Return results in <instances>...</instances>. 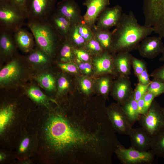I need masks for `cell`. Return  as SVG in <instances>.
Returning <instances> with one entry per match:
<instances>
[{
    "instance_id": "cell-1",
    "label": "cell",
    "mask_w": 164,
    "mask_h": 164,
    "mask_svg": "<svg viewBox=\"0 0 164 164\" xmlns=\"http://www.w3.org/2000/svg\"><path fill=\"white\" fill-rule=\"evenodd\" d=\"M115 27L112 32L113 54L137 49L141 41L154 32L152 27L138 24L132 11L128 14L123 13Z\"/></svg>"
},
{
    "instance_id": "cell-2",
    "label": "cell",
    "mask_w": 164,
    "mask_h": 164,
    "mask_svg": "<svg viewBox=\"0 0 164 164\" xmlns=\"http://www.w3.org/2000/svg\"><path fill=\"white\" fill-rule=\"evenodd\" d=\"M26 25L33 34L38 47L49 56H52L57 44L64 39L49 19L40 21H28Z\"/></svg>"
},
{
    "instance_id": "cell-3",
    "label": "cell",
    "mask_w": 164,
    "mask_h": 164,
    "mask_svg": "<svg viewBox=\"0 0 164 164\" xmlns=\"http://www.w3.org/2000/svg\"><path fill=\"white\" fill-rule=\"evenodd\" d=\"M25 10L10 0H0V30L12 34L24 25Z\"/></svg>"
},
{
    "instance_id": "cell-4",
    "label": "cell",
    "mask_w": 164,
    "mask_h": 164,
    "mask_svg": "<svg viewBox=\"0 0 164 164\" xmlns=\"http://www.w3.org/2000/svg\"><path fill=\"white\" fill-rule=\"evenodd\" d=\"M144 25L164 38V0H144L143 6Z\"/></svg>"
},
{
    "instance_id": "cell-5",
    "label": "cell",
    "mask_w": 164,
    "mask_h": 164,
    "mask_svg": "<svg viewBox=\"0 0 164 164\" xmlns=\"http://www.w3.org/2000/svg\"><path fill=\"white\" fill-rule=\"evenodd\" d=\"M152 137L164 128L163 108L154 100L147 111L140 115L138 121Z\"/></svg>"
},
{
    "instance_id": "cell-6",
    "label": "cell",
    "mask_w": 164,
    "mask_h": 164,
    "mask_svg": "<svg viewBox=\"0 0 164 164\" xmlns=\"http://www.w3.org/2000/svg\"><path fill=\"white\" fill-rule=\"evenodd\" d=\"M57 0H26L24 9L28 21L47 20L54 11Z\"/></svg>"
},
{
    "instance_id": "cell-7",
    "label": "cell",
    "mask_w": 164,
    "mask_h": 164,
    "mask_svg": "<svg viewBox=\"0 0 164 164\" xmlns=\"http://www.w3.org/2000/svg\"><path fill=\"white\" fill-rule=\"evenodd\" d=\"M114 153L123 164H151L155 156L151 149L141 151L131 146L126 148L121 144L118 146Z\"/></svg>"
},
{
    "instance_id": "cell-8",
    "label": "cell",
    "mask_w": 164,
    "mask_h": 164,
    "mask_svg": "<svg viewBox=\"0 0 164 164\" xmlns=\"http://www.w3.org/2000/svg\"><path fill=\"white\" fill-rule=\"evenodd\" d=\"M108 118L116 133L128 135L132 128L126 114L121 105L113 103L106 107Z\"/></svg>"
},
{
    "instance_id": "cell-9",
    "label": "cell",
    "mask_w": 164,
    "mask_h": 164,
    "mask_svg": "<svg viewBox=\"0 0 164 164\" xmlns=\"http://www.w3.org/2000/svg\"><path fill=\"white\" fill-rule=\"evenodd\" d=\"M83 4L87 9L82 16L83 22L93 29L99 16L110 2L109 0H85Z\"/></svg>"
},
{
    "instance_id": "cell-10",
    "label": "cell",
    "mask_w": 164,
    "mask_h": 164,
    "mask_svg": "<svg viewBox=\"0 0 164 164\" xmlns=\"http://www.w3.org/2000/svg\"><path fill=\"white\" fill-rule=\"evenodd\" d=\"M122 14V8L118 4L113 7H108L99 16L94 28L109 30L116 26L120 21Z\"/></svg>"
},
{
    "instance_id": "cell-11",
    "label": "cell",
    "mask_w": 164,
    "mask_h": 164,
    "mask_svg": "<svg viewBox=\"0 0 164 164\" xmlns=\"http://www.w3.org/2000/svg\"><path fill=\"white\" fill-rule=\"evenodd\" d=\"M55 12L66 18L72 25L83 22L80 8L75 0H62L55 6Z\"/></svg>"
},
{
    "instance_id": "cell-12",
    "label": "cell",
    "mask_w": 164,
    "mask_h": 164,
    "mask_svg": "<svg viewBox=\"0 0 164 164\" xmlns=\"http://www.w3.org/2000/svg\"><path fill=\"white\" fill-rule=\"evenodd\" d=\"M164 47L162 38L158 36L146 37L140 42L137 49L141 56L153 59L162 53Z\"/></svg>"
},
{
    "instance_id": "cell-13",
    "label": "cell",
    "mask_w": 164,
    "mask_h": 164,
    "mask_svg": "<svg viewBox=\"0 0 164 164\" xmlns=\"http://www.w3.org/2000/svg\"><path fill=\"white\" fill-rule=\"evenodd\" d=\"M112 95L117 103L122 105L133 94V91L129 77L119 76L112 84Z\"/></svg>"
},
{
    "instance_id": "cell-14",
    "label": "cell",
    "mask_w": 164,
    "mask_h": 164,
    "mask_svg": "<svg viewBox=\"0 0 164 164\" xmlns=\"http://www.w3.org/2000/svg\"><path fill=\"white\" fill-rule=\"evenodd\" d=\"M128 135L132 148L141 151L150 149L152 137L142 127L132 128Z\"/></svg>"
},
{
    "instance_id": "cell-15",
    "label": "cell",
    "mask_w": 164,
    "mask_h": 164,
    "mask_svg": "<svg viewBox=\"0 0 164 164\" xmlns=\"http://www.w3.org/2000/svg\"><path fill=\"white\" fill-rule=\"evenodd\" d=\"M114 56L111 53L104 51L101 54L95 56L93 63L96 72L100 74H114Z\"/></svg>"
},
{
    "instance_id": "cell-16",
    "label": "cell",
    "mask_w": 164,
    "mask_h": 164,
    "mask_svg": "<svg viewBox=\"0 0 164 164\" xmlns=\"http://www.w3.org/2000/svg\"><path fill=\"white\" fill-rule=\"evenodd\" d=\"M118 53L114 57V64L115 72L119 76L129 77L131 73L133 56L128 52H121Z\"/></svg>"
},
{
    "instance_id": "cell-17",
    "label": "cell",
    "mask_w": 164,
    "mask_h": 164,
    "mask_svg": "<svg viewBox=\"0 0 164 164\" xmlns=\"http://www.w3.org/2000/svg\"><path fill=\"white\" fill-rule=\"evenodd\" d=\"M21 73L18 60H13L0 70V85H6L15 81L19 77Z\"/></svg>"
},
{
    "instance_id": "cell-18",
    "label": "cell",
    "mask_w": 164,
    "mask_h": 164,
    "mask_svg": "<svg viewBox=\"0 0 164 164\" xmlns=\"http://www.w3.org/2000/svg\"><path fill=\"white\" fill-rule=\"evenodd\" d=\"M15 42L18 47L26 53L30 52L34 46V37L32 33L21 28L13 34Z\"/></svg>"
},
{
    "instance_id": "cell-19",
    "label": "cell",
    "mask_w": 164,
    "mask_h": 164,
    "mask_svg": "<svg viewBox=\"0 0 164 164\" xmlns=\"http://www.w3.org/2000/svg\"><path fill=\"white\" fill-rule=\"evenodd\" d=\"M15 45L13 34L0 30V53L2 56L5 57L12 56L15 51Z\"/></svg>"
},
{
    "instance_id": "cell-20",
    "label": "cell",
    "mask_w": 164,
    "mask_h": 164,
    "mask_svg": "<svg viewBox=\"0 0 164 164\" xmlns=\"http://www.w3.org/2000/svg\"><path fill=\"white\" fill-rule=\"evenodd\" d=\"M49 19L61 36L64 39L67 38L72 26L70 22L65 17L55 12Z\"/></svg>"
},
{
    "instance_id": "cell-21",
    "label": "cell",
    "mask_w": 164,
    "mask_h": 164,
    "mask_svg": "<svg viewBox=\"0 0 164 164\" xmlns=\"http://www.w3.org/2000/svg\"><path fill=\"white\" fill-rule=\"evenodd\" d=\"M94 36L100 43L104 51L113 55L112 51V34L109 30L92 29Z\"/></svg>"
},
{
    "instance_id": "cell-22",
    "label": "cell",
    "mask_w": 164,
    "mask_h": 164,
    "mask_svg": "<svg viewBox=\"0 0 164 164\" xmlns=\"http://www.w3.org/2000/svg\"><path fill=\"white\" fill-rule=\"evenodd\" d=\"M131 124L133 125L138 121L140 115L138 111L137 101L133 94L121 105Z\"/></svg>"
},
{
    "instance_id": "cell-23",
    "label": "cell",
    "mask_w": 164,
    "mask_h": 164,
    "mask_svg": "<svg viewBox=\"0 0 164 164\" xmlns=\"http://www.w3.org/2000/svg\"><path fill=\"white\" fill-rule=\"evenodd\" d=\"M150 149L155 156L164 158V128L152 137Z\"/></svg>"
},
{
    "instance_id": "cell-24",
    "label": "cell",
    "mask_w": 164,
    "mask_h": 164,
    "mask_svg": "<svg viewBox=\"0 0 164 164\" xmlns=\"http://www.w3.org/2000/svg\"><path fill=\"white\" fill-rule=\"evenodd\" d=\"M74 47L67 38L65 39L60 51V61L62 63L71 62L75 57Z\"/></svg>"
},
{
    "instance_id": "cell-25",
    "label": "cell",
    "mask_w": 164,
    "mask_h": 164,
    "mask_svg": "<svg viewBox=\"0 0 164 164\" xmlns=\"http://www.w3.org/2000/svg\"><path fill=\"white\" fill-rule=\"evenodd\" d=\"M67 38L74 47H84L86 42L80 34L77 25L71 26Z\"/></svg>"
},
{
    "instance_id": "cell-26",
    "label": "cell",
    "mask_w": 164,
    "mask_h": 164,
    "mask_svg": "<svg viewBox=\"0 0 164 164\" xmlns=\"http://www.w3.org/2000/svg\"><path fill=\"white\" fill-rule=\"evenodd\" d=\"M40 85L49 91H53L56 89L55 81L54 77L48 73L40 74L35 77Z\"/></svg>"
},
{
    "instance_id": "cell-27",
    "label": "cell",
    "mask_w": 164,
    "mask_h": 164,
    "mask_svg": "<svg viewBox=\"0 0 164 164\" xmlns=\"http://www.w3.org/2000/svg\"><path fill=\"white\" fill-rule=\"evenodd\" d=\"M38 49L32 50L27 56V58L31 63L37 64L47 63L50 57L38 47Z\"/></svg>"
},
{
    "instance_id": "cell-28",
    "label": "cell",
    "mask_w": 164,
    "mask_h": 164,
    "mask_svg": "<svg viewBox=\"0 0 164 164\" xmlns=\"http://www.w3.org/2000/svg\"><path fill=\"white\" fill-rule=\"evenodd\" d=\"M13 114V107L8 106L0 111V132H2L11 119Z\"/></svg>"
},
{
    "instance_id": "cell-29",
    "label": "cell",
    "mask_w": 164,
    "mask_h": 164,
    "mask_svg": "<svg viewBox=\"0 0 164 164\" xmlns=\"http://www.w3.org/2000/svg\"><path fill=\"white\" fill-rule=\"evenodd\" d=\"M27 93L32 99L38 103L45 104L50 100L39 88L36 87H30L27 91Z\"/></svg>"
},
{
    "instance_id": "cell-30",
    "label": "cell",
    "mask_w": 164,
    "mask_h": 164,
    "mask_svg": "<svg viewBox=\"0 0 164 164\" xmlns=\"http://www.w3.org/2000/svg\"><path fill=\"white\" fill-rule=\"evenodd\" d=\"M112 84L110 76H105L100 79L98 85L99 93L105 98L107 97Z\"/></svg>"
},
{
    "instance_id": "cell-31",
    "label": "cell",
    "mask_w": 164,
    "mask_h": 164,
    "mask_svg": "<svg viewBox=\"0 0 164 164\" xmlns=\"http://www.w3.org/2000/svg\"><path fill=\"white\" fill-rule=\"evenodd\" d=\"M85 50L90 53L99 55L104 51L94 36L91 39L86 41L84 47Z\"/></svg>"
},
{
    "instance_id": "cell-32",
    "label": "cell",
    "mask_w": 164,
    "mask_h": 164,
    "mask_svg": "<svg viewBox=\"0 0 164 164\" xmlns=\"http://www.w3.org/2000/svg\"><path fill=\"white\" fill-rule=\"evenodd\" d=\"M147 91L153 93L156 97L164 94V83L153 78L148 85Z\"/></svg>"
},
{
    "instance_id": "cell-33",
    "label": "cell",
    "mask_w": 164,
    "mask_h": 164,
    "mask_svg": "<svg viewBox=\"0 0 164 164\" xmlns=\"http://www.w3.org/2000/svg\"><path fill=\"white\" fill-rule=\"evenodd\" d=\"M79 32L86 41L89 40L94 37L92 29L82 22L77 25Z\"/></svg>"
},
{
    "instance_id": "cell-34",
    "label": "cell",
    "mask_w": 164,
    "mask_h": 164,
    "mask_svg": "<svg viewBox=\"0 0 164 164\" xmlns=\"http://www.w3.org/2000/svg\"><path fill=\"white\" fill-rule=\"evenodd\" d=\"M132 64L134 73L136 76L147 68L146 63L143 60L133 56L132 59Z\"/></svg>"
},
{
    "instance_id": "cell-35",
    "label": "cell",
    "mask_w": 164,
    "mask_h": 164,
    "mask_svg": "<svg viewBox=\"0 0 164 164\" xmlns=\"http://www.w3.org/2000/svg\"><path fill=\"white\" fill-rule=\"evenodd\" d=\"M73 52L77 59L84 62H87L90 59V53L85 49L74 47Z\"/></svg>"
},
{
    "instance_id": "cell-36",
    "label": "cell",
    "mask_w": 164,
    "mask_h": 164,
    "mask_svg": "<svg viewBox=\"0 0 164 164\" xmlns=\"http://www.w3.org/2000/svg\"><path fill=\"white\" fill-rule=\"evenodd\" d=\"M80 85L82 92L87 95L91 93L92 85L91 80L87 77H83L80 81Z\"/></svg>"
},
{
    "instance_id": "cell-37",
    "label": "cell",
    "mask_w": 164,
    "mask_h": 164,
    "mask_svg": "<svg viewBox=\"0 0 164 164\" xmlns=\"http://www.w3.org/2000/svg\"><path fill=\"white\" fill-rule=\"evenodd\" d=\"M148 85H145L138 83L133 92L135 100L138 101L142 98L147 91Z\"/></svg>"
},
{
    "instance_id": "cell-38",
    "label": "cell",
    "mask_w": 164,
    "mask_h": 164,
    "mask_svg": "<svg viewBox=\"0 0 164 164\" xmlns=\"http://www.w3.org/2000/svg\"><path fill=\"white\" fill-rule=\"evenodd\" d=\"M59 66L64 71L73 73H77L78 72V67L75 64L72 62L59 63Z\"/></svg>"
},
{
    "instance_id": "cell-39",
    "label": "cell",
    "mask_w": 164,
    "mask_h": 164,
    "mask_svg": "<svg viewBox=\"0 0 164 164\" xmlns=\"http://www.w3.org/2000/svg\"><path fill=\"white\" fill-rule=\"evenodd\" d=\"M70 83L67 79L64 76L60 77L58 80V92L59 94L64 93L69 89Z\"/></svg>"
},
{
    "instance_id": "cell-40",
    "label": "cell",
    "mask_w": 164,
    "mask_h": 164,
    "mask_svg": "<svg viewBox=\"0 0 164 164\" xmlns=\"http://www.w3.org/2000/svg\"><path fill=\"white\" fill-rule=\"evenodd\" d=\"M156 97L153 93L149 91H147L144 95L143 98L145 104L144 113L147 111L154 98Z\"/></svg>"
},
{
    "instance_id": "cell-41",
    "label": "cell",
    "mask_w": 164,
    "mask_h": 164,
    "mask_svg": "<svg viewBox=\"0 0 164 164\" xmlns=\"http://www.w3.org/2000/svg\"><path fill=\"white\" fill-rule=\"evenodd\" d=\"M138 83L145 85H148L151 80H150L147 68L141 73L137 76Z\"/></svg>"
},
{
    "instance_id": "cell-42",
    "label": "cell",
    "mask_w": 164,
    "mask_h": 164,
    "mask_svg": "<svg viewBox=\"0 0 164 164\" xmlns=\"http://www.w3.org/2000/svg\"><path fill=\"white\" fill-rule=\"evenodd\" d=\"M150 76L164 83V64L153 71Z\"/></svg>"
},
{
    "instance_id": "cell-43",
    "label": "cell",
    "mask_w": 164,
    "mask_h": 164,
    "mask_svg": "<svg viewBox=\"0 0 164 164\" xmlns=\"http://www.w3.org/2000/svg\"><path fill=\"white\" fill-rule=\"evenodd\" d=\"M29 139L28 138H25L22 140L19 149L20 152H23L26 150L29 145Z\"/></svg>"
},
{
    "instance_id": "cell-44",
    "label": "cell",
    "mask_w": 164,
    "mask_h": 164,
    "mask_svg": "<svg viewBox=\"0 0 164 164\" xmlns=\"http://www.w3.org/2000/svg\"><path fill=\"white\" fill-rule=\"evenodd\" d=\"M138 109L140 115L144 113L145 104L143 97L137 101Z\"/></svg>"
},
{
    "instance_id": "cell-45",
    "label": "cell",
    "mask_w": 164,
    "mask_h": 164,
    "mask_svg": "<svg viewBox=\"0 0 164 164\" xmlns=\"http://www.w3.org/2000/svg\"><path fill=\"white\" fill-rule=\"evenodd\" d=\"M14 4L23 9L24 7L26 0H10Z\"/></svg>"
},
{
    "instance_id": "cell-46",
    "label": "cell",
    "mask_w": 164,
    "mask_h": 164,
    "mask_svg": "<svg viewBox=\"0 0 164 164\" xmlns=\"http://www.w3.org/2000/svg\"><path fill=\"white\" fill-rule=\"evenodd\" d=\"M85 69L84 73L86 74H90L92 70V67L90 63L85 62Z\"/></svg>"
},
{
    "instance_id": "cell-47",
    "label": "cell",
    "mask_w": 164,
    "mask_h": 164,
    "mask_svg": "<svg viewBox=\"0 0 164 164\" xmlns=\"http://www.w3.org/2000/svg\"><path fill=\"white\" fill-rule=\"evenodd\" d=\"M162 56L159 59V60L161 61L164 62V47L162 53Z\"/></svg>"
},
{
    "instance_id": "cell-48",
    "label": "cell",
    "mask_w": 164,
    "mask_h": 164,
    "mask_svg": "<svg viewBox=\"0 0 164 164\" xmlns=\"http://www.w3.org/2000/svg\"><path fill=\"white\" fill-rule=\"evenodd\" d=\"M4 157V155L3 154H1L0 155V160L1 161L2 160Z\"/></svg>"
},
{
    "instance_id": "cell-49",
    "label": "cell",
    "mask_w": 164,
    "mask_h": 164,
    "mask_svg": "<svg viewBox=\"0 0 164 164\" xmlns=\"http://www.w3.org/2000/svg\"><path fill=\"white\" fill-rule=\"evenodd\" d=\"M163 108V110H164V107Z\"/></svg>"
},
{
    "instance_id": "cell-50",
    "label": "cell",
    "mask_w": 164,
    "mask_h": 164,
    "mask_svg": "<svg viewBox=\"0 0 164 164\" xmlns=\"http://www.w3.org/2000/svg\"></svg>"
}]
</instances>
